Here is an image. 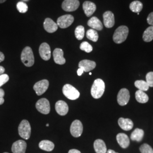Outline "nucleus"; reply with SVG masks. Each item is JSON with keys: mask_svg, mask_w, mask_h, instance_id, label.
Here are the masks:
<instances>
[{"mask_svg": "<svg viewBox=\"0 0 153 153\" xmlns=\"http://www.w3.org/2000/svg\"><path fill=\"white\" fill-rule=\"evenodd\" d=\"M105 90V83L101 79H97L93 83L91 89V94L94 98L99 99L102 97Z\"/></svg>", "mask_w": 153, "mask_h": 153, "instance_id": "f257e3e1", "label": "nucleus"}, {"mask_svg": "<svg viewBox=\"0 0 153 153\" xmlns=\"http://www.w3.org/2000/svg\"><path fill=\"white\" fill-rule=\"evenodd\" d=\"M129 29L126 26H121L115 30L113 36V40L117 44L123 43L128 37Z\"/></svg>", "mask_w": 153, "mask_h": 153, "instance_id": "f03ea898", "label": "nucleus"}, {"mask_svg": "<svg viewBox=\"0 0 153 153\" xmlns=\"http://www.w3.org/2000/svg\"><path fill=\"white\" fill-rule=\"evenodd\" d=\"M21 60L27 67H31L34 64L35 59L33 50L30 47H26L23 49L21 54Z\"/></svg>", "mask_w": 153, "mask_h": 153, "instance_id": "7ed1b4c3", "label": "nucleus"}, {"mask_svg": "<svg viewBox=\"0 0 153 153\" xmlns=\"http://www.w3.org/2000/svg\"><path fill=\"white\" fill-rule=\"evenodd\" d=\"M31 126L26 120H22L18 126V133L23 139L28 140L31 136Z\"/></svg>", "mask_w": 153, "mask_h": 153, "instance_id": "20e7f679", "label": "nucleus"}, {"mask_svg": "<svg viewBox=\"0 0 153 153\" xmlns=\"http://www.w3.org/2000/svg\"><path fill=\"white\" fill-rule=\"evenodd\" d=\"M62 93L67 98L70 100L77 99L80 95L79 92L70 84H66L64 86Z\"/></svg>", "mask_w": 153, "mask_h": 153, "instance_id": "39448f33", "label": "nucleus"}, {"mask_svg": "<svg viewBox=\"0 0 153 153\" xmlns=\"http://www.w3.org/2000/svg\"><path fill=\"white\" fill-rule=\"evenodd\" d=\"M36 108L40 113L44 115L48 114L51 110L49 101L45 98L39 99L36 103Z\"/></svg>", "mask_w": 153, "mask_h": 153, "instance_id": "423d86ee", "label": "nucleus"}, {"mask_svg": "<svg viewBox=\"0 0 153 153\" xmlns=\"http://www.w3.org/2000/svg\"><path fill=\"white\" fill-rule=\"evenodd\" d=\"M73 22L74 17L70 14H67L60 16L57 19V25L61 28H66L69 27Z\"/></svg>", "mask_w": 153, "mask_h": 153, "instance_id": "0eeeda50", "label": "nucleus"}, {"mask_svg": "<svg viewBox=\"0 0 153 153\" xmlns=\"http://www.w3.org/2000/svg\"><path fill=\"white\" fill-rule=\"evenodd\" d=\"M130 99L129 91L126 88H122L119 91L117 95V100L119 104L121 106H124L128 104Z\"/></svg>", "mask_w": 153, "mask_h": 153, "instance_id": "6e6552de", "label": "nucleus"}, {"mask_svg": "<svg viewBox=\"0 0 153 153\" xmlns=\"http://www.w3.org/2000/svg\"><path fill=\"white\" fill-rule=\"evenodd\" d=\"M70 131L73 137H80L83 132V125L81 121L78 120L74 121L71 123Z\"/></svg>", "mask_w": 153, "mask_h": 153, "instance_id": "1a4fd4ad", "label": "nucleus"}, {"mask_svg": "<svg viewBox=\"0 0 153 153\" xmlns=\"http://www.w3.org/2000/svg\"><path fill=\"white\" fill-rule=\"evenodd\" d=\"M79 5L78 0H64L62 4V8L65 11L71 12L76 10Z\"/></svg>", "mask_w": 153, "mask_h": 153, "instance_id": "9d476101", "label": "nucleus"}, {"mask_svg": "<svg viewBox=\"0 0 153 153\" xmlns=\"http://www.w3.org/2000/svg\"><path fill=\"white\" fill-rule=\"evenodd\" d=\"M49 86V82L47 79H43L39 82H36L34 86L33 89L35 91L36 94L40 96L43 94L48 89Z\"/></svg>", "mask_w": 153, "mask_h": 153, "instance_id": "9b49d317", "label": "nucleus"}, {"mask_svg": "<svg viewBox=\"0 0 153 153\" xmlns=\"http://www.w3.org/2000/svg\"><path fill=\"white\" fill-rule=\"evenodd\" d=\"M39 51L40 56L43 60L45 61L49 60L51 56V51L48 44L46 43H42L39 47Z\"/></svg>", "mask_w": 153, "mask_h": 153, "instance_id": "f8f14e48", "label": "nucleus"}, {"mask_svg": "<svg viewBox=\"0 0 153 153\" xmlns=\"http://www.w3.org/2000/svg\"><path fill=\"white\" fill-rule=\"evenodd\" d=\"M27 143L23 140H18L13 143L11 151L13 153H25Z\"/></svg>", "mask_w": 153, "mask_h": 153, "instance_id": "ddd939ff", "label": "nucleus"}, {"mask_svg": "<svg viewBox=\"0 0 153 153\" xmlns=\"http://www.w3.org/2000/svg\"><path fill=\"white\" fill-rule=\"evenodd\" d=\"M103 22L105 27L111 28L114 26L115 16L111 11H105L103 14Z\"/></svg>", "mask_w": 153, "mask_h": 153, "instance_id": "4468645a", "label": "nucleus"}, {"mask_svg": "<svg viewBox=\"0 0 153 153\" xmlns=\"http://www.w3.org/2000/svg\"><path fill=\"white\" fill-rule=\"evenodd\" d=\"M55 109L59 115L65 116L68 112L69 107L64 101L59 100L55 104Z\"/></svg>", "mask_w": 153, "mask_h": 153, "instance_id": "2eb2a0df", "label": "nucleus"}, {"mask_svg": "<svg viewBox=\"0 0 153 153\" xmlns=\"http://www.w3.org/2000/svg\"><path fill=\"white\" fill-rule=\"evenodd\" d=\"M44 28L47 32L53 33L57 30L58 25L52 19L47 18L44 21Z\"/></svg>", "mask_w": 153, "mask_h": 153, "instance_id": "dca6fc26", "label": "nucleus"}, {"mask_svg": "<svg viewBox=\"0 0 153 153\" xmlns=\"http://www.w3.org/2000/svg\"><path fill=\"white\" fill-rule=\"evenodd\" d=\"M55 63L59 65H63L65 63V59L64 57V52L60 48H56L53 53Z\"/></svg>", "mask_w": 153, "mask_h": 153, "instance_id": "f3484780", "label": "nucleus"}, {"mask_svg": "<svg viewBox=\"0 0 153 153\" xmlns=\"http://www.w3.org/2000/svg\"><path fill=\"white\" fill-rule=\"evenodd\" d=\"M97 6L94 3L90 1H85L83 4V9L86 16H91L96 10Z\"/></svg>", "mask_w": 153, "mask_h": 153, "instance_id": "a211bd4d", "label": "nucleus"}, {"mask_svg": "<svg viewBox=\"0 0 153 153\" xmlns=\"http://www.w3.org/2000/svg\"><path fill=\"white\" fill-rule=\"evenodd\" d=\"M79 68H81L84 71L88 72L95 69L96 67V63L93 61L83 60L81 61L78 64Z\"/></svg>", "mask_w": 153, "mask_h": 153, "instance_id": "6ab92c4d", "label": "nucleus"}, {"mask_svg": "<svg viewBox=\"0 0 153 153\" xmlns=\"http://www.w3.org/2000/svg\"><path fill=\"white\" fill-rule=\"evenodd\" d=\"M116 140L119 145L123 149L128 148L130 144L129 137L124 133H119L116 136Z\"/></svg>", "mask_w": 153, "mask_h": 153, "instance_id": "aec40b11", "label": "nucleus"}, {"mask_svg": "<svg viewBox=\"0 0 153 153\" xmlns=\"http://www.w3.org/2000/svg\"><path fill=\"white\" fill-rule=\"evenodd\" d=\"M118 124L122 129L126 131L131 130L133 127V123L129 119L120 117L118 120Z\"/></svg>", "mask_w": 153, "mask_h": 153, "instance_id": "412c9836", "label": "nucleus"}, {"mask_svg": "<svg viewBox=\"0 0 153 153\" xmlns=\"http://www.w3.org/2000/svg\"><path fill=\"white\" fill-rule=\"evenodd\" d=\"M88 26L95 30L101 31L103 29V24L96 16H93L88 22Z\"/></svg>", "mask_w": 153, "mask_h": 153, "instance_id": "4be33fe9", "label": "nucleus"}, {"mask_svg": "<svg viewBox=\"0 0 153 153\" xmlns=\"http://www.w3.org/2000/svg\"><path fill=\"white\" fill-rule=\"evenodd\" d=\"M94 148L97 153H107V147L105 142L100 139H98L94 143Z\"/></svg>", "mask_w": 153, "mask_h": 153, "instance_id": "5701e85b", "label": "nucleus"}, {"mask_svg": "<svg viewBox=\"0 0 153 153\" xmlns=\"http://www.w3.org/2000/svg\"><path fill=\"white\" fill-rule=\"evenodd\" d=\"M144 131L141 129L137 128L131 133V139L132 141H136L137 142H140L142 141Z\"/></svg>", "mask_w": 153, "mask_h": 153, "instance_id": "b1692460", "label": "nucleus"}, {"mask_svg": "<svg viewBox=\"0 0 153 153\" xmlns=\"http://www.w3.org/2000/svg\"><path fill=\"white\" fill-rule=\"evenodd\" d=\"M39 146L43 150L47 152H51L55 148V145L53 142L48 140H43L39 143Z\"/></svg>", "mask_w": 153, "mask_h": 153, "instance_id": "393cba45", "label": "nucleus"}, {"mask_svg": "<svg viewBox=\"0 0 153 153\" xmlns=\"http://www.w3.org/2000/svg\"><path fill=\"white\" fill-rule=\"evenodd\" d=\"M136 99L137 102L140 103H145L149 100V97L148 95L143 91L138 90L135 94Z\"/></svg>", "mask_w": 153, "mask_h": 153, "instance_id": "a878e982", "label": "nucleus"}, {"mask_svg": "<svg viewBox=\"0 0 153 153\" xmlns=\"http://www.w3.org/2000/svg\"><path fill=\"white\" fill-rule=\"evenodd\" d=\"M143 39L146 42H150L153 40V26H150L144 31Z\"/></svg>", "mask_w": 153, "mask_h": 153, "instance_id": "bb28decb", "label": "nucleus"}, {"mask_svg": "<svg viewBox=\"0 0 153 153\" xmlns=\"http://www.w3.org/2000/svg\"><path fill=\"white\" fill-rule=\"evenodd\" d=\"M129 8L133 12L139 13L140 11L142 10L143 5L140 1H134L131 3V4L129 5Z\"/></svg>", "mask_w": 153, "mask_h": 153, "instance_id": "cd10ccee", "label": "nucleus"}, {"mask_svg": "<svg viewBox=\"0 0 153 153\" xmlns=\"http://www.w3.org/2000/svg\"><path fill=\"white\" fill-rule=\"evenodd\" d=\"M135 86L139 89V90L145 91L149 88V86L148 83L143 80H138L134 82Z\"/></svg>", "mask_w": 153, "mask_h": 153, "instance_id": "c85d7f7f", "label": "nucleus"}, {"mask_svg": "<svg viewBox=\"0 0 153 153\" xmlns=\"http://www.w3.org/2000/svg\"><path fill=\"white\" fill-rule=\"evenodd\" d=\"M86 37L89 40L94 42H96L98 40V33L96 30H95L94 29H90L86 33Z\"/></svg>", "mask_w": 153, "mask_h": 153, "instance_id": "c756f323", "label": "nucleus"}, {"mask_svg": "<svg viewBox=\"0 0 153 153\" xmlns=\"http://www.w3.org/2000/svg\"><path fill=\"white\" fill-rule=\"evenodd\" d=\"M74 33L75 36L78 40H82L85 36V28L82 26H78L76 28Z\"/></svg>", "mask_w": 153, "mask_h": 153, "instance_id": "7c9ffc66", "label": "nucleus"}, {"mask_svg": "<svg viewBox=\"0 0 153 153\" xmlns=\"http://www.w3.org/2000/svg\"><path fill=\"white\" fill-rule=\"evenodd\" d=\"M18 10L21 13H25L28 10V6L23 2H19L16 4Z\"/></svg>", "mask_w": 153, "mask_h": 153, "instance_id": "2f4dec72", "label": "nucleus"}, {"mask_svg": "<svg viewBox=\"0 0 153 153\" xmlns=\"http://www.w3.org/2000/svg\"><path fill=\"white\" fill-rule=\"evenodd\" d=\"M80 49L87 53H90L93 51V47L87 42H83L80 45Z\"/></svg>", "mask_w": 153, "mask_h": 153, "instance_id": "473e14b6", "label": "nucleus"}, {"mask_svg": "<svg viewBox=\"0 0 153 153\" xmlns=\"http://www.w3.org/2000/svg\"><path fill=\"white\" fill-rule=\"evenodd\" d=\"M140 150L141 153H153V149L147 143L142 145L140 148Z\"/></svg>", "mask_w": 153, "mask_h": 153, "instance_id": "72a5a7b5", "label": "nucleus"}, {"mask_svg": "<svg viewBox=\"0 0 153 153\" xmlns=\"http://www.w3.org/2000/svg\"><path fill=\"white\" fill-rule=\"evenodd\" d=\"M146 79L149 87H153V71L148 73L146 76Z\"/></svg>", "mask_w": 153, "mask_h": 153, "instance_id": "f704fd0d", "label": "nucleus"}, {"mask_svg": "<svg viewBox=\"0 0 153 153\" xmlns=\"http://www.w3.org/2000/svg\"><path fill=\"white\" fill-rule=\"evenodd\" d=\"M9 79V76L7 74H3L0 76V87L4 85Z\"/></svg>", "mask_w": 153, "mask_h": 153, "instance_id": "c9c22d12", "label": "nucleus"}, {"mask_svg": "<svg viewBox=\"0 0 153 153\" xmlns=\"http://www.w3.org/2000/svg\"><path fill=\"white\" fill-rule=\"evenodd\" d=\"M147 21H148V24H149L152 26H153V12L150 13L149 15L148 16Z\"/></svg>", "mask_w": 153, "mask_h": 153, "instance_id": "e433bc0d", "label": "nucleus"}, {"mask_svg": "<svg viewBox=\"0 0 153 153\" xmlns=\"http://www.w3.org/2000/svg\"><path fill=\"white\" fill-rule=\"evenodd\" d=\"M83 71H83V69L82 68H79V69H78V71H77V74H78V76H81L82 74H83Z\"/></svg>", "mask_w": 153, "mask_h": 153, "instance_id": "4c0bfd02", "label": "nucleus"}, {"mask_svg": "<svg viewBox=\"0 0 153 153\" xmlns=\"http://www.w3.org/2000/svg\"><path fill=\"white\" fill-rule=\"evenodd\" d=\"M4 60H5V56L2 52H0V62H2Z\"/></svg>", "mask_w": 153, "mask_h": 153, "instance_id": "58836bf2", "label": "nucleus"}, {"mask_svg": "<svg viewBox=\"0 0 153 153\" xmlns=\"http://www.w3.org/2000/svg\"><path fill=\"white\" fill-rule=\"evenodd\" d=\"M68 153H81L79 150L76 149H71L69 151Z\"/></svg>", "mask_w": 153, "mask_h": 153, "instance_id": "ea45409f", "label": "nucleus"}, {"mask_svg": "<svg viewBox=\"0 0 153 153\" xmlns=\"http://www.w3.org/2000/svg\"><path fill=\"white\" fill-rule=\"evenodd\" d=\"M4 95H5V92H4V90L2 88H0V98H4Z\"/></svg>", "mask_w": 153, "mask_h": 153, "instance_id": "a19ab883", "label": "nucleus"}, {"mask_svg": "<svg viewBox=\"0 0 153 153\" xmlns=\"http://www.w3.org/2000/svg\"><path fill=\"white\" fill-rule=\"evenodd\" d=\"M5 68L3 66H0V76L3 74V73L5 72Z\"/></svg>", "mask_w": 153, "mask_h": 153, "instance_id": "79ce46f5", "label": "nucleus"}, {"mask_svg": "<svg viewBox=\"0 0 153 153\" xmlns=\"http://www.w3.org/2000/svg\"><path fill=\"white\" fill-rule=\"evenodd\" d=\"M4 103V98H0V105L3 104Z\"/></svg>", "mask_w": 153, "mask_h": 153, "instance_id": "37998d69", "label": "nucleus"}, {"mask_svg": "<svg viewBox=\"0 0 153 153\" xmlns=\"http://www.w3.org/2000/svg\"><path fill=\"white\" fill-rule=\"evenodd\" d=\"M107 153H116V152H115L114 150H111V149H109L108 150V151H107Z\"/></svg>", "mask_w": 153, "mask_h": 153, "instance_id": "c03bdc74", "label": "nucleus"}, {"mask_svg": "<svg viewBox=\"0 0 153 153\" xmlns=\"http://www.w3.org/2000/svg\"><path fill=\"white\" fill-rule=\"evenodd\" d=\"M6 0H0V4H2V3H4L5 2Z\"/></svg>", "mask_w": 153, "mask_h": 153, "instance_id": "a18cd8bd", "label": "nucleus"}, {"mask_svg": "<svg viewBox=\"0 0 153 153\" xmlns=\"http://www.w3.org/2000/svg\"><path fill=\"white\" fill-rule=\"evenodd\" d=\"M89 74H90V75H91V74H92V73H89Z\"/></svg>", "mask_w": 153, "mask_h": 153, "instance_id": "49530a36", "label": "nucleus"}, {"mask_svg": "<svg viewBox=\"0 0 153 153\" xmlns=\"http://www.w3.org/2000/svg\"><path fill=\"white\" fill-rule=\"evenodd\" d=\"M46 126H49V124H47V125H46Z\"/></svg>", "mask_w": 153, "mask_h": 153, "instance_id": "de8ad7c7", "label": "nucleus"}, {"mask_svg": "<svg viewBox=\"0 0 153 153\" xmlns=\"http://www.w3.org/2000/svg\"><path fill=\"white\" fill-rule=\"evenodd\" d=\"M6 153V152H5V153Z\"/></svg>", "mask_w": 153, "mask_h": 153, "instance_id": "09e8293b", "label": "nucleus"}]
</instances>
